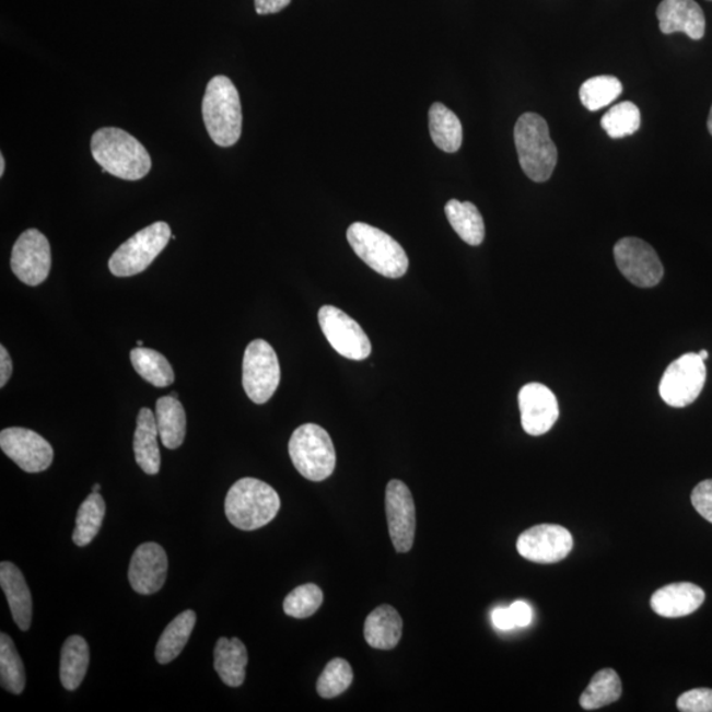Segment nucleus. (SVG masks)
Here are the masks:
<instances>
[{"mask_svg": "<svg viewBox=\"0 0 712 712\" xmlns=\"http://www.w3.org/2000/svg\"><path fill=\"white\" fill-rule=\"evenodd\" d=\"M0 585L19 630L28 631L32 623V596L27 581L14 563H0Z\"/></svg>", "mask_w": 712, "mask_h": 712, "instance_id": "obj_20", "label": "nucleus"}, {"mask_svg": "<svg viewBox=\"0 0 712 712\" xmlns=\"http://www.w3.org/2000/svg\"><path fill=\"white\" fill-rule=\"evenodd\" d=\"M445 213L462 241L470 246L482 245L486 236L485 221L474 203L451 200L446 203Z\"/></svg>", "mask_w": 712, "mask_h": 712, "instance_id": "obj_25", "label": "nucleus"}, {"mask_svg": "<svg viewBox=\"0 0 712 712\" xmlns=\"http://www.w3.org/2000/svg\"><path fill=\"white\" fill-rule=\"evenodd\" d=\"M698 355L701 357L702 361H708L709 359V351L708 350H701L698 352Z\"/></svg>", "mask_w": 712, "mask_h": 712, "instance_id": "obj_44", "label": "nucleus"}, {"mask_svg": "<svg viewBox=\"0 0 712 712\" xmlns=\"http://www.w3.org/2000/svg\"><path fill=\"white\" fill-rule=\"evenodd\" d=\"M171 240L168 223H152L151 226L138 231L113 254L108 268L117 278H130L144 272L164 252Z\"/></svg>", "mask_w": 712, "mask_h": 712, "instance_id": "obj_7", "label": "nucleus"}, {"mask_svg": "<svg viewBox=\"0 0 712 712\" xmlns=\"http://www.w3.org/2000/svg\"><path fill=\"white\" fill-rule=\"evenodd\" d=\"M386 512L390 540L397 553H408L416 535V506L412 492L401 480H390L386 490Z\"/></svg>", "mask_w": 712, "mask_h": 712, "instance_id": "obj_15", "label": "nucleus"}, {"mask_svg": "<svg viewBox=\"0 0 712 712\" xmlns=\"http://www.w3.org/2000/svg\"><path fill=\"white\" fill-rule=\"evenodd\" d=\"M171 396L176 397V399H178V395L176 393H172Z\"/></svg>", "mask_w": 712, "mask_h": 712, "instance_id": "obj_48", "label": "nucleus"}, {"mask_svg": "<svg viewBox=\"0 0 712 712\" xmlns=\"http://www.w3.org/2000/svg\"><path fill=\"white\" fill-rule=\"evenodd\" d=\"M402 619L393 606L383 605L369 615L364 639L375 650L389 651L400 643Z\"/></svg>", "mask_w": 712, "mask_h": 712, "instance_id": "obj_22", "label": "nucleus"}, {"mask_svg": "<svg viewBox=\"0 0 712 712\" xmlns=\"http://www.w3.org/2000/svg\"><path fill=\"white\" fill-rule=\"evenodd\" d=\"M92 153L95 162L102 166V172L127 182H138L151 171L149 151L138 139L120 128L106 127L95 132Z\"/></svg>", "mask_w": 712, "mask_h": 712, "instance_id": "obj_1", "label": "nucleus"}, {"mask_svg": "<svg viewBox=\"0 0 712 712\" xmlns=\"http://www.w3.org/2000/svg\"><path fill=\"white\" fill-rule=\"evenodd\" d=\"M168 572V557L156 542H145L135 550L128 569V581L141 595H152L163 588Z\"/></svg>", "mask_w": 712, "mask_h": 712, "instance_id": "obj_16", "label": "nucleus"}, {"mask_svg": "<svg viewBox=\"0 0 712 712\" xmlns=\"http://www.w3.org/2000/svg\"><path fill=\"white\" fill-rule=\"evenodd\" d=\"M205 126L211 140L220 147L237 143L242 135V105L240 93L227 77L210 80L202 101Z\"/></svg>", "mask_w": 712, "mask_h": 712, "instance_id": "obj_3", "label": "nucleus"}, {"mask_svg": "<svg viewBox=\"0 0 712 712\" xmlns=\"http://www.w3.org/2000/svg\"><path fill=\"white\" fill-rule=\"evenodd\" d=\"M621 692H623V688H621L618 673L614 669H603L596 673L593 681L583 691L580 703L582 709L598 710L619 701Z\"/></svg>", "mask_w": 712, "mask_h": 712, "instance_id": "obj_31", "label": "nucleus"}, {"mask_svg": "<svg viewBox=\"0 0 712 712\" xmlns=\"http://www.w3.org/2000/svg\"><path fill=\"white\" fill-rule=\"evenodd\" d=\"M516 628L528 627L534 619V611L527 602L517 600L509 607Z\"/></svg>", "mask_w": 712, "mask_h": 712, "instance_id": "obj_39", "label": "nucleus"}, {"mask_svg": "<svg viewBox=\"0 0 712 712\" xmlns=\"http://www.w3.org/2000/svg\"><path fill=\"white\" fill-rule=\"evenodd\" d=\"M660 30L665 35L684 32L692 40H701L705 17L695 0H663L657 9Z\"/></svg>", "mask_w": 712, "mask_h": 712, "instance_id": "obj_18", "label": "nucleus"}, {"mask_svg": "<svg viewBox=\"0 0 712 712\" xmlns=\"http://www.w3.org/2000/svg\"><path fill=\"white\" fill-rule=\"evenodd\" d=\"M155 416L163 445L171 451L182 446L186 435V413L183 404L171 395L160 397Z\"/></svg>", "mask_w": 712, "mask_h": 712, "instance_id": "obj_24", "label": "nucleus"}, {"mask_svg": "<svg viewBox=\"0 0 712 712\" xmlns=\"http://www.w3.org/2000/svg\"><path fill=\"white\" fill-rule=\"evenodd\" d=\"M429 131L433 143L447 153L457 152L464 141V128L457 115L440 102L429 110Z\"/></svg>", "mask_w": 712, "mask_h": 712, "instance_id": "obj_26", "label": "nucleus"}, {"mask_svg": "<svg viewBox=\"0 0 712 712\" xmlns=\"http://www.w3.org/2000/svg\"><path fill=\"white\" fill-rule=\"evenodd\" d=\"M279 493L255 478H243L231 487L224 500L229 522L241 530H256L272 522L280 511Z\"/></svg>", "mask_w": 712, "mask_h": 712, "instance_id": "obj_2", "label": "nucleus"}, {"mask_svg": "<svg viewBox=\"0 0 712 712\" xmlns=\"http://www.w3.org/2000/svg\"><path fill=\"white\" fill-rule=\"evenodd\" d=\"M131 363L135 371L144 378V381L152 384L157 388H165L175 383V372L172 365L163 354L160 352L137 348L131 351Z\"/></svg>", "mask_w": 712, "mask_h": 712, "instance_id": "obj_29", "label": "nucleus"}, {"mask_svg": "<svg viewBox=\"0 0 712 712\" xmlns=\"http://www.w3.org/2000/svg\"><path fill=\"white\" fill-rule=\"evenodd\" d=\"M614 258L621 275L633 285L653 288L664 278L657 253L639 237H623L616 243Z\"/></svg>", "mask_w": 712, "mask_h": 712, "instance_id": "obj_11", "label": "nucleus"}, {"mask_svg": "<svg viewBox=\"0 0 712 712\" xmlns=\"http://www.w3.org/2000/svg\"><path fill=\"white\" fill-rule=\"evenodd\" d=\"M90 663L86 640L70 637L62 645L60 660V679L63 688L73 691L80 688L85 678Z\"/></svg>", "mask_w": 712, "mask_h": 712, "instance_id": "obj_28", "label": "nucleus"}, {"mask_svg": "<svg viewBox=\"0 0 712 712\" xmlns=\"http://www.w3.org/2000/svg\"><path fill=\"white\" fill-rule=\"evenodd\" d=\"M280 363L272 346L265 339H255L243 357V388L255 404H266L278 389Z\"/></svg>", "mask_w": 712, "mask_h": 712, "instance_id": "obj_8", "label": "nucleus"}, {"mask_svg": "<svg viewBox=\"0 0 712 712\" xmlns=\"http://www.w3.org/2000/svg\"><path fill=\"white\" fill-rule=\"evenodd\" d=\"M320 330L339 355L351 361H363L371 354V342L361 325L349 314L332 305H325L318 312Z\"/></svg>", "mask_w": 712, "mask_h": 712, "instance_id": "obj_10", "label": "nucleus"}, {"mask_svg": "<svg viewBox=\"0 0 712 712\" xmlns=\"http://www.w3.org/2000/svg\"><path fill=\"white\" fill-rule=\"evenodd\" d=\"M708 127H709L710 133L712 135V107H711V112H710V115H709Z\"/></svg>", "mask_w": 712, "mask_h": 712, "instance_id": "obj_45", "label": "nucleus"}, {"mask_svg": "<svg viewBox=\"0 0 712 712\" xmlns=\"http://www.w3.org/2000/svg\"><path fill=\"white\" fill-rule=\"evenodd\" d=\"M197 616L191 609L179 614L165 628L156 645L155 656L159 664L166 665L176 660L188 644L191 632L196 627Z\"/></svg>", "mask_w": 712, "mask_h": 712, "instance_id": "obj_27", "label": "nucleus"}, {"mask_svg": "<svg viewBox=\"0 0 712 712\" xmlns=\"http://www.w3.org/2000/svg\"><path fill=\"white\" fill-rule=\"evenodd\" d=\"M248 653L240 639L221 638L214 650V669L223 684L240 688L246 679Z\"/></svg>", "mask_w": 712, "mask_h": 712, "instance_id": "obj_23", "label": "nucleus"}, {"mask_svg": "<svg viewBox=\"0 0 712 712\" xmlns=\"http://www.w3.org/2000/svg\"><path fill=\"white\" fill-rule=\"evenodd\" d=\"M106 515V504L100 493L92 492L77 513L73 542L83 548L92 542L101 530Z\"/></svg>", "mask_w": 712, "mask_h": 712, "instance_id": "obj_30", "label": "nucleus"}, {"mask_svg": "<svg viewBox=\"0 0 712 712\" xmlns=\"http://www.w3.org/2000/svg\"><path fill=\"white\" fill-rule=\"evenodd\" d=\"M600 124L609 138L621 139L639 130L641 114L639 107L632 102H621L603 115Z\"/></svg>", "mask_w": 712, "mask_h": 712, "instance_id": "obj_34", "label": "nucleus"}, {"mask_svg": "<svg viewBox=\"0 0 712 712\" xmlns=\"http://www.w3.org/2000/svg\"><path fill=\"white\" fill-rule=\"evenodd\" d=\"M323 603V590L314 585V583H306V585L299 586L291 594H288L282 607H284V612L288 616L306 619L316 614Z\"/></svg>", "mask_w": 712, "mask_h": 712, "instance_id": "obj_36", "label": "nucleus"}, {"mask_svg": "<svg viewBox=\"0 0 712 712\" xmlns=\"http://www.w3.org/2000/svg\"><path fill=\"white\" fill-rule=\"evenodd\" d=\"M292 0H255L256 14L271 15L284 10Z\"/></svg>", "mask_w": 712, "mask_h": 712, "instance_id": "obj_41", "label": "nucleus"}, {"mask_svg": "<svg viewBox=\"0 0 712 712\" xmlns=\"http://www.w3.org/2000/svg\"><path fill=\"white\" fill-rule=\"evenodd\" d=\"M691 503L699 515L712 524V479L703 480L692 490Z\"/></svg>", "mask_w": 712, "mask_h": 712, "instance_id": "obj_38", "label": "nucleus"}, {"mask_svg": "<svg viewBox=\"0 0 712 712\" xmlns=\"http://www.w3.org/2000/svg\"><path fill=\"white\" fill-rule=\"evenodd\" d=\"M518 407L523 429L529 435L548 433L560 416L555 394L540 383L527 384L520 390Z\"/></svg>", "mask_w": 712, "mask_h": 712, "instance_id": "obj_17", "label": "nucleus"}, {"mask_svg": "<svg viewBox=\"0 0 712 712\" xmlns=\"http://www.w3.org/2000/svg\"><path fill=\"white\" fill-rule=\"evenodd\" d=\"M100 491H101V485H98V483H97V485H94V487H93V492H95V493H100Z\"/></svg>", "mask_w": 712, "mask_h": 712, "instance_id": "obj_46", "label": "nucleus"}, {"mask_svg": "<svg viewBox=\"0 0 712 712\" xmlns=\"http://www.w3.org/2000/svg\"><path fill=\"white\" fill-rule=\"evenodd\" d=\"M290 455L296 470L312 482H323L336 470L335 444L317 423H305L294 431Z\"/></svg>", "mask_w": 712, "mask_h": 712, "instance_id": "obj_6", "label": "nucleus"}, {"mask_svg": "<svg viewBox=\"0 0 712 712\" xmlns=\"http://www.w3.org/2000/svg\"><path fill=\"white\" fill-rule=\"evenodd\" d=\"M705 594L695 583L679 582L657 590L651 599L654 612L663 618H684L703 605Z\"/></svg>", "mask_w": 712, "mask_h": 712, "instance_id": "obj_19", "label": "nucleus"}, {"mask_svg": "<svg viewBox=\"0 0 712 712\" xmlns=\"http://www.w3.org/2000/svg\"><path fill=\"white\" fill-rule=\"evenodd\" d=\"M50 266L52 255L47 236L36 229L24 231L12 248V272L24 284L36 287L48 279Z\"/></svg>", "mask_w": 712, "mask_h": 712, "instance_id": "obj_12", "label": "nucleus"}, {"mask_svg": "<svg viewBox=\"0 0 712 712\" xmlns=\"http://www.w3.org/2000/svg\"><path fill=\"white\" fill-rule=\"evenodd\" d=\"M5 170V160L3 155H0V177L4 175Z\"/></svg>", "mask_w": 712, "mask_h": 712, "instance_id": "obj_43", "label": "nucleus"}, {"mask_svg": "<svg viewBox=\"0 0 712 712\" xmlns=\"http://www.w3.org/2000/svg\"><path fill=\"white\" fill-rule=\"evenodd\" d=\"M623 93V85L612 75H598L587 80L580 89L582 105L590 112L611 105Z\"/></svg>", "mask_w": 712, "mask_h": 712, "instance_id": "obj_33", "label": "nucleus"}, {"mask_svg": "<svg viewBox=\"0 0 712 712\" xmlns=\"http://www.w3.org/2000/svg\"><path fill=\"white\" fill-rule=\"evenodd\" d=\"M348 241L365 265L388 279H400L407 273L409 259L400 243L371 224L352 223Z\"/></svg>", "mask_w": 712, "mask_h": 712, "instance_id": "obj_5", "label": "nucleus"}, {"mask_svg": "<svg viewBox=\"0 0 712 712\" xmlns=\"http://www.w3.org/2000/svg\"><path fill=\"white\" fill-rule=\"evenodd\" d=\"M677 708L682 712H712V689H692L678 698Z\"/></svg>", "mask_w": 712, "mask_h": 712, "instance_id": "obj_37", "label": "nucleus"}, {"mask_svg": "<svg viewBox=\"0 0 712 712\" xmlns=\"http://www.w3.org/2000/svg\"><path fill=\"white\" fill-rule=\"evenodd\" d=\"M138 346H139V348H143L144 342L143 341H138Z\"/></svg>", "mask_w": 712, "mask_h": 712, "instance_id": "obj_47", "label": "nucleus"}, {"mask_svg": "<svg viewBox=\"0 0 712 712\" xmlns=\"http://www.w3.org/2000/svg\"><path fill=\"white\" fill-rule=\"evenodd\" d=\"M24 664L14 641L9 634H0V684L12 695H22L25 688Z\"/></svg>", "mask_w": 712, "mask_h": 712, "instance_id": "obj_32", "label": "nucleus"}, {"mask_svg": "<svg viewBox=\"0 0 712 712\" xmlns=\"http://www.w3.org/2000/svg\"><path fill=\"white\" fill-rule=\"evenodd\" d=\"M491 618L493 627L498 628L499 631H511L516 628L509 607L493 609Z\"/></svg>", "mask_w": 712, "mask_h": 712, "instance_id": "obj_40", "label": "nucleus"}, {"mask_svg": "<svg viewBox=\"0 0 712 712\" xmlns=\"http://www.w3.org/2000/svg\"><path fill=\"white\" fill-rule=\"evenodd\" d=\"M354 679L351 666L343 658L331 660L317 681V692L325 699L336 698L348 690Z\"/></svg>", "mask_w": 712, "mask_h": 712, "instance_id": "obj_35", "label": "nucleus"}, {"mask_svg": "<svg viewBox=\"0 0 712 712\" xmlns=\"http://www.w3.org/2000/svg\"><path fill=\"white\" fill-rule=\"evenodd\" d=\"M157 437L156 416L151 409L141 408L133 435V453L141 470L149 475H156L162 466Z\"/></svg>", "mask_w": 712, "mask_h": 712, "instance_id": "obj_21", "label": "nucleus"}, {"mask_svg": "<svg viewBox=\"0 0 712 712\" xmlns=\"http://www.w3.org/2000/svg\"><path fill=\"white\" fill-rule=\"evenodd\" d=\"M0 447L25 472L48 470L54 462V448L40 434L24 428H9L0 433Z\"/></svg>", "mask_w": 712, "mask_h": 712, "instance_id": "obj_14", "label": "nucleus"}, {"mask_svg": "<svg viewBox=\"0 0 712 712\" xmlns=\"http://www.w3.org/2000/svg\"><path fill=\"white\" fill-rule=\"evenodd\" d=\"M520 165L532 182L545 183L553 175L558 152L547 121L535 113H525L515 126Z\"/></svg>", "mask_w": 712, "mask_h": 712, "instance_id": "obj_4", "label": "nucleus"}, {"mask_svg": "<svg viewBox=\"0 0 712 712\" xmlns=\"http://www.w3.org/2000/svg\"><path fill=\"white\" fill-rule=\"evenodd\" d=\"M573 536L561 525H536L520 535L516 547L525 560L536 563H556L564 560L573 549Z\"/></svg>", "mask_w": 712, "mask_h": 712, "instance_id": "obj_13", "label": "nucleus"}, {"mask_svg": "<svg viewBox=\"0 0 712 712\" xmlns=\"http://www.w3.org/2000/svg\"><path fill=\"white\" fill-rule=\"evenodd\" d=\"M12 375V361L4 346L0 348V387H4Z\"/></svg>", "mask_w": 712, "mask_h": 712, "instance_id": "obj_42", "label": "nucleus"}, {"mask_svg": "<svg viewBox=\"0 0 712 712\" xmlns=\"http://www.w3.org/2000/svg\"><path fill=\"white\" fill-rule=\"evenodd\" d=\"M708 376L701 357L689 352L679 357L664 372L660 383V395L673 408L689 407L701 395Z\"/></svg>", "mask_w": 712, "mask_h": 712, "instance_id": "obj_9", "label": "nucleus"}]
</instances>
